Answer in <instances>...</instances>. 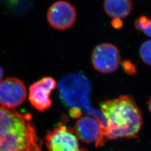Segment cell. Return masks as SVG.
<instances>
[{
	"label": "cell",
	"instance_id": "6da1fadb",
	"mask_svg": "<svg viewBox=\"0 0 151 151\" xmlns=\"http://www.w3.org/2000/svg\"><path fill=\"white\" fill-rule=\"evenodd\" d=\"M105 120L104 142L119 138H136L143 124L140 110L133 97L123 95L100 104Z\"/></svg>",
	"mask_w": 151,
	"mask_h": 151
},
{
	"label": "cell",
	"instance_id": "7a4b0ae2",
	"mask_svg": "<svg viewBox=\"0 0 151 151\" xmlns=\"http://www.w3.org/2000/svg\"><path fill=\"white\" fill-rule=\"evenodd\" d=\"M0 151H42L30 114L0 104Z\"/></svg>",
	"mask_w": 151,
	"mask_h": 151
},
{
	"label": "cell",
	"instance_id": "3957f363",
	"mask_svg": "<svg viewBox=\"0 0 151 151\" xmlns=\"http://www.w3.org/2000/svg\"><path fill=\"white\" fill-rule=\"evenodd\" d=\"M91 85L83 73H70L65 76L59 82L58 90L62 101L70 108H77L90 114L96 115L105 125V120L101 113L92 108L89 101Z\"/></svg>",
	"mask_w": 151,
	"mask_h": 151
},
{
	"label": "cell",
	"instance_id": "277c9868",
	"mask_svg": "<svg viewBox=\"0 0 151 151\" xmlns=\"http://www.w3.org/2000/svg\"><path fill=\"white\" fill-rule=\"evenodd\" d=\"M45 144L49 151H88L81 147L74 129L63 124L48 132Z\"/></svg>",
	"mask_w": 151,
	"mask_h": 151
},
{
	"label": "cell",
	"instance_id": "5b68a950",
	"mask_svg": "<svg viewBox=\"0 0 151 151\" xmlns=\"http://www.w3.org/2000/svg\"><path fill=\"white\" fill-rule=\"evenodd\" d=\"M120 62L118 49L110 43L99 44L93 50L92 63L95 70L110 73L116 70Z\"/></svg>",
	"mask_w": 151,
	"mask_h": 151
},
{
	"label": "cell",
	"instance_id": "8992f818",
	"mask_svg": "<svg viewBox=\"0 0 151 151\" xmlns=\"http://www.w3.org/2000/svg\"><path fill=\"white\" fill-rule=\"evenodd\" d=\"M76 135L82 142L96 147L102 146L104 142V127L96 118L85 116L78 119L73 128Z\"/></svg>",
	"mask_w": 151,
	"mask_h": 151
},
{
	"label": "cell",
	"instance_id": "52a82bcc",
	"mask_svg": "<svg viewBox=\"0 0 151 151\" xmlns=\"http://www.w3.org/2000/svg\"><path fill=\"white\" fill-rule=\"evenodd\" d=\"M56 86V81L52 77H44L32 83L29 88V96L32 106L39 111L50 108L52 104L50 95Z\"/></svg>",
	"mask_w": 151,
	"mask_h": 151
},
{
	"label": "cell",
	"instance_id": "ba28073f",
	"mask_svg": "<svg viewBox=\"0 0 151 151\" xmlns=\"http://www.w3.org/2000/svg\"><path fill=\"white\" fill-rule=\"evenodd\" d=\"M27 92L24 83L17 78H9L0 82V104L10 109L21 105Z\"/></svg>",
	"mask_w": 151,
	"mask_h": 151
},
{
	"label": "cell",
	"instance_id": "9c48e42d",
	"mask_svg": "<svg viewBox=\"0 0 151 151\" xmlns=\"http://www.w3.org/2000/svg\"><path fill=\"white\" fill-rule=\"evenodd\" d=\"M76 10L68 2L59 1L49 8L47 20L51 27L63 30L71 27L76 20Z\"/></svg>",
	"mask_w": 151,
	"mask_h": 151
},
{
	"label": "cell",
	"instance_id": "30bf717a",
	"mask_svg": "<svg viewBox=\"0 0 151 151\" xmlns=\"http://www.w3.org/2000/svg\"><path fill=\"white\" fill-rule=\"evenodd\" d=\"M104 7L109 16L121 20L129 15L133 4L131 0H105Z\"/></svg>",
	"mask_w": 151,
	"mask_h": 151
},
{
	"label": "cell",
	"instance_id": "8fae6325",
	"mask_svg": "<svg viewBox=\"0 0 151 151\" xmlns=\"http://www.w3.org/2000/svg\"><path fill=\"white\" fill-rule=\"evenodd\" d=\"M6 4L11 11L19 15H25L32 7L29 0H6Z\"/></svg>",
	"mask_w": 151,
	"mask_h": 151
},
{
	"label": "cell",
	"instance_id": "7c38bea8",
	"mask_svg": "<svg viewBox=\"0 0 151 151\" xmlns=\"http://www.w3.org/2000/svg\"><path fill=\"white\" fill-rule=\"evenodd\" d=\"M135 27L151 38V19L146 16H140L135 21Z\"/></svg>",
	"mask_w": 151,
	"mask_h": 151
},
{
	"label": "cell",
	"instance_id": "4fadbf2b",
	"mask_svg": "<svg viewBox=\"0 0 151 151\" xmlns=\"http://www.w3.org/2000/svg\"><path fill=\"white\" fill-rule=\"evenodd\" d=\"M139 54L143 61L151 66V40L146 41L141 45Z\"/></svg>",
	"mask_w": 151,
	"mask_h": 151
},
{
	"label": "cell",
	"instance_id": "5bb4252c",
	"mask_svg": "<svg viewBox=\"0 0 151 151\" xmlns=\"http://www.w3.org/2000/svg\"><path fill=\"white\" fill-rule=\"evenodd\" d=\"M124 70L128 73H133L135 70V67L132 65L129 62H125L123 64Z\"/></svg>",
	"mask_w": 151,
	"mask_h": 151
},
{
	"label": "cell",
	"instance_id": "9a60e30c",
	"mask_svg": "<svg viewBox=\"0 0 151 151\" xmlns=\"http://www.w3.org/2000/svg\"><path fill=\"white\" fill-rule=\"evenodd\" d=\"M122 25H123V22L121 20L116 19H114L113 22V26L115 28L119 29L122 26Z\"/></svg>",
	"mask_w": 151,
	"mask_h": 151
},
{
	"label": "cell",
	"instance_id": "2e32d148",
	"mask_svg": "<svg viewBox=\"0 0 151 151\" xmlns=\"http://www.w3.org/2000/svg\"><path fill=\"white\" fill-rule=\"evenodd\" d=\"M4 75V70H3V69L0 67V82H1L2 78H3Z\"/></svg>",
	"mask_w": 151,
	"mask_h": 151
},
{
	"label": "cell",
	"instance_id": "e0dca14e",
	"mask_svg": "<svg viewBox=\"0 0 151 151\" xmlns=\"http://www.w3.org/2000/svg\"><path fill=\"white\" fill-rule=\"evenodd\" d=\"M148 108H149L150 111L151 113V98L150 99L149 102H148Z\"/></svg>",
	"mask_w": 151,
	"mask_h": 151
}]
</instances>
